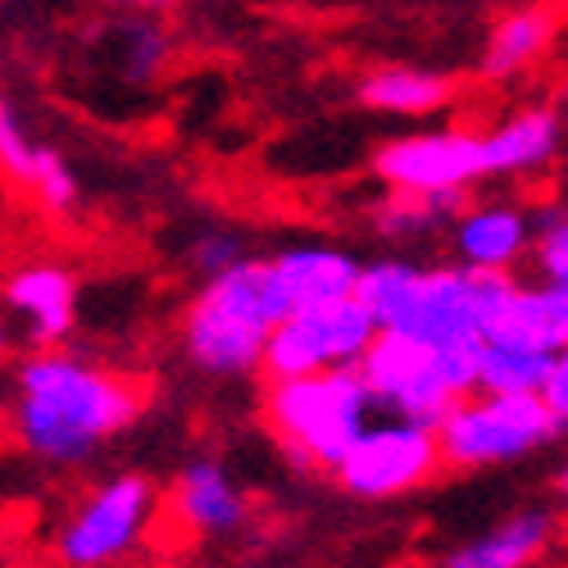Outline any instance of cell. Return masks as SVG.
I'll return each mask as SVG.
<instances>
[{"instance_id": "1", "label": "cell", "mask_w": 568, "mask_h": 568, "mask_svg": "<svg viewBox=\"0 0 568 568\" xmlns=\"http://www.w3.org/2000/svg\"><path fill=\"white\" fill-rule=\"evenodd\" d=\"M141 387L132 377L73 355L64 346H37L14 364L10 437L45 468H82L141 418Z\"/></svg>"}, {"instance_id": "2", "label": "cell", "mask_w": 568, "mask_h": 568, "mask_svg": "<svg viewBox=\"0 0 568 568\" xmlns=\"http://www.w3.org/2000/svg\"><path fill=\"white\" fill-rule=\"evenodd\" d=\"M518 273H478L455 260L418 264L409 255L364 260L355 296L383 333H405L428 346L483 342L505 310Z\"/></svg>"}, {"instance_id": "3", "label": "cell", "mask_w": 568, "mask_h": 568, "mask_svg": "<svg viewBox=\"0 0 568 568\" xmlns=\"http://www.w3.org/2000/svg\"><path fill=\"white\" fill-rule=\"evenodd\" d=\"M287 314L264 255H242L223 273L201 277L196 296L178 318V346L205 377H251L260 373L273 323Z\"/></svg>"}, {"instance_id": "4", "label": "cell", "mask_w": 568, "mask_h": 568, "mask_svg": "<svg viewBox=\"0 0 568 568\" xmlns=\"http://www.w3.org/2000/svg\"><path fill=\"white\" fill-rule=\"evenodd\" d=\"M373 396L355 368H323L305 377H268L260 414L273 442L305 473H333L346 446L373 418Z\"/></svg>"}, {"instance_id": "5", "label": "cell", "mask_w": 568, "mask_h": 568, "mask_svg": "<svg viewBox=\"0 0 568 568\" xmlns=\"http://www.w3.org/2000/svg\"><path fill=\"white\" fill-rule=\"evenodd\" d=\"M559 433L564 423L546 409L541 396L468 392L437 423V446L446 468L478 473V468H505L518 459H532Z\"/></svg>"}, {"instance_id": "6", "label": "cell", "mask_w": 568, "mask_h": 568, "mask_svg": "<svg viewBox=\"0 0 568 568\" xmlns=\"http://www.w3.org/2000/svg\"><path fill=\"white\" fill-rule=\"evenodd\" d=\"M160 491L146 473H110L91 487L55 532V559L64 568H119L151 537Z\"/></svg>"}, {"instance_id": "7", "label": "cell", "mask_w": 568, "mask_h": 568, "mask_svg": "<svg viewBox=\"0 0 568 568\" xmlns=\"http://www.w3.org/2000/svg\"><path fill=\"white\" fill-rule=\"evenodd\" d=\"M442 468L446 464H442L437 428L387 414V418L364 423L359 437L346 446V455L337 459V468L327 478L346 496L377 505V500H400V496L423 491Z\"/></svg>"}, {"instance_id": "8", "label": "cell", "mask_w": 568, "mask_h": 568, "mask_svg": "<svg viewBox=\"0 0 568 568\" xmlns=\"http://www.w3.org/2000/svg\"><path fill=\"white\" fill-rule=\"evenodd\" d=\"M383 333L359 296H342L333 305L287 310L264 342L260 373L264 377H305L323 368H355L373 337Z\"/></svg>"}, {"instance_id": "9", "label": "cell", "mask_w": 568, "mask_h": 568, "mask_svg": "<svg viewBox=\"0 0 568 568\" xmlns=\"http://www.w3.org/2000/svg\"><path fill=\"white\" fill-rule=\"evenodd\" d=\"M373 178L387 192H409V196H468L478 182H487L483 132L473 128L400 132L373 151Z\"/></svg>"}, {"instance_id": "10", "label": "cell", "mask_w": 568, "mask_h": 568, "mask_svg": "<svg viewBox=\"0 0 568 568\" xmlns=\"http://www.w3.org/2000/svg\"><path fill=\"white\" fill-rule=\"evenodd\" d=\"M355 373L368 387L377 409L414 418V423H428V428H437V423L446 418V409L459 400L450 392V383L442 377L437 346L405 337V333H377L373 346L364 351V359L355 364Z\"/></svg>"}, {"instance_id": "11", "label": "cell", "mask_w": 568, "mask_h": 568, "mask_svg": "<svg viewBox=\"0 0 568 568\" xmlns=\"http://www.w3.org/2000/svg\"><path fill=\"white\" fill-rule=\"evenodd\" d=\"M450 260L478 273H518L532 260L537 227L524 201H464L446 223Z\"/></svg>"}, {"instance_id": "12", "label": "cell", "mask_w": 568, "mask_h": 568, "mask_svg": "<svg viewBox=\"0 0 568 568\" xmlns=\"http://www.w3.org/2000/svg\"><path fill=\"white\" fill-rule=\"evenodd\" d=\"M0 305L32 346H64L78 327V273L60 260H23L0 282Z\"/></svg>"}, {"instance_id": "13", "label": "cell", "mask_w": 568, "mask_h": 568, "mask_svg": "<svg viewBox=\"0 0 568 568\" xmlns=\"http://www.w3.org/2000/svg\"><path fill=\"white\" fill-rule=\"evenodd\" d=\"M169 509L192 537H232L246 524L251 500L219 455H196L178 468L169 487Z\"/></svg>"}, {"instance_id": "14", "label": "cell", "mask_w": 568, "mask_h": 568, "mask_svg": "<svg viewBox=\"0 0 568 568\" xmlns=\"http://www.w3.org/2000/svg\"><path fill=\"white\" fill-rule=\"evenodd\" d=\"M559 537V514L546 505H524L491 528L455 541L437 568H537Z\"/></svg>"}, {"instance_id": "15", "label": "cell", "mask_w": 568, "mask_h": 568, "mask_svg": "<svg viewBox=\"0 0 568 568\" xmlns=\"http://www.w3.org/2000/svg\"><path fill=\"white\" fill-rule=\"evenodd\" d=\"M268 260L273 287L287 310H310V305H333L342 296H355L359 282V255H351L346 246L333 242H292Z\"/></svg>"}, {"instance_id": "16", "label": "cell", "mask_w": 568, "mask_h": 568, "mask_svg": "<svg viewBox=\"0 0 568 568\" xmlns=\"http://www.w3.org/2000/svg\"><path fill=\"white\" fill-rule=\"evenodd\" d=\"M564 146V119L550 105H524L509 110L500 123H491L483 132V155H487V178H505V182H524L541 169H550V160Z\"/></svg>"}, {"instance_id": "17", "label": "cell", "mask_w": 568, "mask_h": 568, "mask_svg": "<svg viewBox=\"0 0 568 568\" xmlns=\"http://www.w3.org/2000/svg\"><path fill=\"white\" fill-rule=\"evenodd\" d=\"M459 97L455 78L423 64H377L355 82V101L373 114L392 119H433L450 110Z\"/></svg>"}, {"instance_id": "18", "label": "cell", "mask_w": 568, "mask_h": 568, "mask_svg": "<svg viewBox=\"0 0 568 568\" xmlns=\"http://www.w3.org/2000/svg\"><path fill=\"white\" fill-rule=\"evenodd\" d=\"M559 32V19L550 6H518L509 10L505 19H496V28L487 32V45H483V78L491 82H514L524 78L546 51Z\"/></svg>"}, {"instance_id": "19", "label": "cell", "mask_w": 568, "mask_h": 568, "mask_svg": "<svg viewBox=\"0 0 568 568\" xmlns=\"http://www.w3.org/2000/svg\"><path fill=\"white\" fill-rule=\"evenodd\" d=\"M169 55H173V41L155 14H128L110 28V64L128 87L160 82Z\"/></svg>"}, {"instance_id": "20", "label": "cell", "mask_w": 568, "mask_h": 568, "mask_svg": "<svg viewBox=\"0 0 568 568\" xmlns=\"http://www.w3.org/2000/svg\"><path fill=\"white\" fill-rule=\"evenodd\" d=\"M468 196H409V192H387L373 205V232L392 246H414L442 236L450 214L464 205Z\"/></svg>"}, {"instance_id": "21", "label": "cell", "mask_w": 568, "mask_h": 568, "mask_svg": "<svg viewBox=\"0 0 568 568\" xmlns=\"http://www.w3.org/2000/svg\"><path fill=\"white\" fill-rule=\"evenodd\" d=\"M550 359H555L550 351L483 342L478 392H496V396H541V383H546V373H550Z\"/></svg>"}, {"instance_id": "22", "label": "cell", "mask_w": 568, "mask_h": 568, "mask_svg": "<svg viewBox=\"0 0 568 568\" xmlns=\"http://www.w3.org/2000/svg\"><path fill=\"white\" fill-rule=\"evenodd\" d=\"M528 210H532V227H537L532 264H537L541 282L568 287V205H528Z\"/></svg>"}, {"instance_id": "23", "label": "cell", "mask_w": 568, "mask_h": 568, "mask_svg": "<svg viewBox=\"0 0 568 568\" xmlns=\"http://www.w3.org/2000/svg\"><path fill=\"white\" fill-rule=\"evenodd\" d=\"M37 146H41V141L32 136L23 110L10 97H0V178L23 186L32 160H37Z\"/></svg>"}, {"instance_id": "24", "label": "cell", "mask_w": 568, "mask_h": 568, "mask_svg": "<svg viewBox=\"0 0 568 568\" xmlns=\"http://www.w3.org/2000/svg\"><path fill=\"white\" fill-rule=\"evenodd\" d=\"M242 255H251V251H246V242L232 227H205V232L192 236V246H186V264H192L201 277L223 273L227 264H236Z\"/></svg>"}, {"instance_id": "25", "label": "cell", "mask_w": 568, "mask_h": 568, "mask_svg": "<svg viewBox=\"0 0 568 568\" xmlns=\"http://www.w3.org/2000/svg\"><path fill=\"white\" fill-rule=\"evenodd\" d=\"M541 400H546V409L568 428V346H559L555 359H550V373H546V383H541Z\"/></svg>"}, {"instance_id": "26", "label": "cell", "mask_w": 568, "mask_h": 568, "mask_svg": "<svg viewBox=\"0 0 568 568\" xmlns=\"http://www.w3.org/2000/svg\"><path fill=\"white\" fill-rule=\"evenodd\" d=\"M123 6H132L141 14H164V10H178L182 0H123Z\"/></svg>"}, {"instance_id": "27", "label": "cell", "mask_w": 568, "mask_h": 568, "mask_svg": "<svg viewBox=\"0 0 568 568\" xmlns=\"http://www.w3.org/2000/svg\"><path fill=\"white\" fill-rule=\"evenodd\" d=\"M14 351V323H10V314L0 310V359H6Z\"/></svg>"}, {"instance_id": "28", "label": "cell", "mask_w": 568, "mask_h": 568, "mask_svg": "<svg viewBox=\"0 0 568 568\" xmlns=\"http://www.w3.org/2000/svg\"><path fill=\"white\" fill-rule=\"evenodd\" d=\"M555 500H559V509L568 514V464L555 473Z\"/></svg>"}]
</instances>
